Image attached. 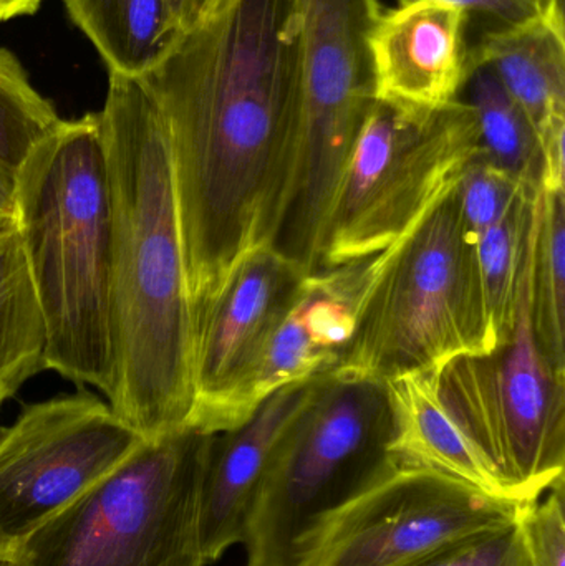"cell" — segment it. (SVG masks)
Masks as SVG:
<instances>
[{
  "label": "cell",
  "instance_id": "1",
  "mask_svg": "<svg viewBox=\"0 0 565 566\" xmlns=\"http://www.w3.org/2000/svg\"><path fill=\"white\" fill-rule=\"evenodd\" d=\"M143 85L165 123L192 323L239 264L271 248L297 159V0H221L171 36Z\"/></svg>",
  "mask_w": 565,
  "mask_h": 566
},
{
  "label": "cell",
  "instance_id": "2",
  "mask_svg": "<svg viewBox=\"0 0 565 566\" xmlns=\"http://www.w3.org/2000/svg\"><path fill=\"white\" fill-rule=\"evenodd\" d=\"M100 113L112 191L108 405L143 439L186 428L195 323L165 123L142 80L109 72Z\"/></svg>",
  "mask_w": 565,
  "mask_h": 566
},
{
  "label": "cell",
  "instance_id": "3",
  "mask_svg": "<svg viewBox=\"0 0 565 566\" xmlns=\"http://www.w3.org/2000/svg\"><path fill=\"white\" fill-rule=\"evenodd\" d=\"M17 232L45 328V369L108 398L113 212L100 113L62 119L15 175Z\"/></svg>",
  "mask_w": 565,
  "mask_h": 566
},
{
  "label": "cell",
  "instance_id": "4",
  "mask_svg": "<svg viewBox=\"0 0 565 566\" xmlns=\"http://www.w3.org/2000/svg\"><path fill=\"white\" fill-rule=\"evenodd\" d=\"M387 385L327 373L272 455L245 521V566H305L328 525L400 468Z\"/></svg>",
  "mask_w": 565,
  "mask_h": 566
},
{
  "label": "cell",
  "instance_id": "5",
  "mask_svg": "<svg viewBox=\"0 0 565 566\" xmlns=\"http://www.w3.org/2000/svg\"><path fill=\"white\" fill-rule=\"evenodd\" d=\"M454 186L405 238L375 255L357 328L331 373L387 382L496 349L477 245Z\"/></svg>",
  "mask_w": 565,
  "mask_h": 566
},
{
  "label": "cell",
  "instance_id": "6",
  "mask_svg": "<svg viewBox=\"0 0 565 566\" xmlns=\"http://www.w3.org/2000/svg\"><path fill=\"white\" fill-rule=\"evenodd\" d=\"M215 434L148 439L30 535L15 566H206L201 497Z\"/></svg>",
  "mask_w": 565,
  "mask_h": 566
},
{
  "label": "cell",
  "instance_id": "7",
  "mask_svg": "<svg viewBox=\"0 0 565 566\" xmlns=\"http://www.w3.org/2000/svg\"><path fill=\"white\" fill-rule=\"evenodd\" d=\"M540 198L524 245L513 325L490 355L460 356L438 371L441 398L511 501L540 499L565 471V375L534 328Z\"/></svg>",
  "mask_w": 565,
  "mask_h": 566
},
{
  "label": "cell",
  "instance_id": "8",
  "mask_svg": "<svg viewBox=\"0 0 565 566\" xmlns=\"http://www.w3.org/2000/svg\"><path fill=\"white\" fill-rule=\"evenodd\" d=\"M480 151L477 115L463 99L440 108L377 99L332 201L317 271L387 251L457 185Z\"/></svg>",
  "mask_w": 565,
  "mask_h": 566
},
{
  "label": "cell",
  "instance_id": "9",
  "mask_svg": "<svg viewBox=\"0 0 565 566\" xmlns=\"http://www.w3.org/2000/svg\"><path fill=\"white\" fill-rule=\"evenodd\" d=\"M302 125L287 205L271 248L304 274L317 271L338 182L377 102L372 33L378 0H297Z\"/></svg>",
  "mask_w": 565,
  "mask_h": 566
},
{
  "label": "cell",
  "instance_id": "10",
  "mask_svg": "<svg viewBox=\"0 0 565 566\" xmlns=\"http://www.w3.org/2000/svg\"><path fill=\"white\" fill-rule=\"evenodd\" d=\"M143 441L88 389L23 406L0 428V555L15 554Z\"/></svg>",
  "mask_w": 565,
  "mask_h": 566
},
{
  "label": "cell",
  "instance_id": "11",
  "mask_svg": "<svg viewBox=\"0 0 565 566\" xmlns=\"http://www.w3.org/2000/svg\"><path fill=\"white\" fill-rule=\"evenodd\" d=\"M523 505L400 465L328 525L305 566H414L454 542L516 521Z\"/></svg>",
  "mask_w": 565,
  "mask_h": 566
},
{
  "label": "cell",
  "instance_id": "12",
  "mask_svg": "<svg viewBox=\"0 0 565 566\" xmlns=\"http://www.w3.org/2000/svg\"><path fill=\"white\" fill-rule=\"evenodd\" d=\"M305 275L272 248L252 252L236 268L196 323L186 428L219 434L248 419L245 392Z\"/></svg>",
  "mask_w": 565,
  "mask_h": 566
},
{
  "label": "cell",
  "instance_id": "13",
  "mask_svg": "<svg viewBox=\"0 0 565 566\" xmlns=\"http://www.w3.org/2000/svg\"><path fill=\"white\" fill-rule=\"evenodd\" d=\"M377 99L440 108L460 99L470 66L467 15L443 0L381 12L370 40Z\"/></svg>",
  "mask_w": 565,
  "mask_h": 566
},
{
  "label": "cell",
  "instance_id": "14",
  "mask_svg": "<svg viewBox=\"0 0 565 566\" xmlns=\"http://www.w3.org/2000/svg\"><path fill=\"white\" fill-rule=\"evenodd\" d=\"M325 376L278 389L244 422L212 438L201 497V544L208 564L241 544L252 501L275 449L317 395Z\"/></svg>",
  "mask_w": 565,
  "mask_h": 566
},
{
  "label": "cell",
  "instance_id": "15",
  "mask_svg": "<svg viewBox=\"0 0 565 566\" xmlns=\"http://www.w3.org/2000/svg\"><path fill=\"white\" fill-rule=\"evenodd\" d=\"M520 103L540 135L546 159L543 189L564 188L565 17L537 20L471 43Z\"/></svg>",
  "mask_w": 565,
  "mask_h": 566
},
{
  "label": "cell",
  "instance_id": "16",
  "mask_svg": "<svg viewBox=\"0 0 565 566\" xmlns=\"http://www.w3.org/2000/svg\"><path fill=\"white\" fill-rule=\"evenodd\" d=\"M438 371L410 373L385 382L394 415L395 459L405 468L427 469L481 494L514 502L444 405Z\"/></svg>",
  "mask_w": 565,
  "mask_h": 566
},
{
  "label": "cell",
  "instance_id": "17",
  "mask_svg": "<svg viewBox=\"0 0 565 566\" xmlns=\"http://www.w3.org/2000/svg\"><path fill=\"white\" fill-rule=\"evenodd\" d=\"M460 99L477 115L481 153L524 188L541 191L546 178V159L540 135L530 116L483 60L470 56Z\"/></svg>",
  "mask_w": 565,
  "mask_h": 566
},
{
  "label": "cell",
  "instance_id": "18",
  "mask_svg": "<svg viewBox=\"0 0 565 566\" xmlns=\"http://www.w3.org/2000/svg\"><path fill=\"white\" fill-rule=\"evenodd\" d=\"M108 72L142 78L171 40L166 0H63Z\"/></svg>",
  "mask_w": 565,
  "mask_h": 566
},
{
  "label": "cell",
  "instance_id": "19",
  "mask_svg": "<svg viewBox=\"0 0 565 566\" xmlns=\"http://www.w3.org/2000/svg\"><path fill=\"white\" fill-rule=\"evenodd\" d=\"M45 328L15 222L0 231V406L45 371Z\"/></svg>",
  "mask_w": 565,
  "mask_h": 566
},
{
  "label": "cell",
  "instance_id": "20",
  "mask_svg": "<svg viewBox=\"0 0 565 566\" xmlns=\"http://www.w3.org/2000/svg\"><path fill=\"white\" fill-rule=\"evenodd\" d=\"M565 189H541L534 268V328L557 371L565 375Z\"/></svg>",
  "mask_w": 565,
  "mask_h": 566
},
{
  "label": "cell",
  "instance_id": "21",
  "mask_svg": "<svg viewBox=\"0 0 565 566\" xmlns=\"http://www.w3.org/2000/svg\"><path fill=\"white\" fill-rule=\"evenodd\" d=\"M537 195L524 198L503 221L474 239L488 323L496 348L506 342L513 325L521 262Z\"/></svg>",
  "mask_w": 565,
  "mask_h": 566
},
{
  "label": "cell",
  "instance_id": "22",
  "mask_svg": "<svg viewBox=\"0 0 565 566\" xmlns=\"http://www.w3.org/2000/svg\"><path fill=\"white\" fill-rule=\"evenodd\" d=\"M60 123L55 106L33 88L19 59L0 49V166L17 175Z\"/></svg>",
  "mask_w": 565,
  "mask_h": 566
},
{
  "label": "cell",
  "instance_id": "23",
  "mask_svg": "<svg viewBox=\"0 0 565 566\" xmlns=\"http://www.w3.org/2000/svg\"><path fill=\"white\" fill-rule=\"evenodd\" d=\"M454 191L464 228L473 242L491 226L510 216L524 198L540 192L524 188L481 151L464 166Z\"/></svg>",
  "mask_w": 565,
  "mask_h": 566
},
{
  "label": "cell",
  "instance_id": "24",
  "mask_svg": "<svg viewBox=\"0 0 565 566\" xmlns=\"http://www.w3.org/2000/svg\"><path fill=\"white\" fill-rule=\"evenodd\" d=\"M520 515V514H517ZM414 566H533L520 521L478 532Z\"/></svg>",
  "mask_w": 565,
  "mask_h": 566
},
{
  "label": "cell",
  "instance_id": "25",
  "mask_svg": "<svg viewBox=\"0 0 565 566\" xmlns=\"http://www.w3.org/2000/svg\"><path fill=\"white\" fill-rule=\"evenodd\" d=\"M414 0H398V6ZM467 15L468 42L520 29L537 20L564 17V0H443Z\"/></svg>",
  "mask_w": 565,
  "mask_h": 566
},
{
  "label": "cell",
  "instance_id": "26",
  "mask_svg": "<svg viewBox=\"0 0 565 566\" xmlns=\"http://www.w3.org/2000/svg\"><path fill=\"white\" fill-rule=\"evenodd\" d=\"M564 478L521 507L517 521L533 566H565Z\"/></svg>",
  "mask_w": 565,
  "mask_h": 566
},
{
  "label": "cell",
  "instance_id": "27",
  "mask_svg": "<svg viewBox=\"0 0 565 566\" xmlns=\"http://www.w3.org/2000/svg\"><path fill=\"white\" fill-rule=\"evenodd\" d=\"M171 23V36L188 32L202 22L221 0H166Z\"/></svg>",
  "mask_w": 565,
  "mask_h": 566
},
{
  "label": "cell",
  "instance_id": "28",
  "mask_svg": "<svg viewBox=\"0 0 565 566\" xmlns=\"http://www.w3.org/2000/svg\"><path fill=\"white\" fill-rule=\"evenodd\" d=\"M15 212V175L0 166V218L13 219Z\"/></svg>",
  "mask_w": 565,
  "mask_h": 566
},
{
  "label": "cell",
  "instance_id": "29",
  "mask_svg": "<svg viewBox=\"0 0 565 566\" xmlns=\"http://www.w3.org/2000/svg\"><path fill=\"white\" fill-rule=\"evenodd\" d=\"M43 0H0V22L15 17L32 15Z\"/></svg>",
  "mask_w": 565,
  "mask_h": 566
},
{
  "label": "cell",
  "instance_id": "30",
  "mask_svg": "<svg viewBox=\"0 0 565 566\" xmlns=\"http://www.w3.org/2000/svg\"><path fill=\"white\" fill-rule=\"evenodd\" d=\"M0 566H15V557L13 555H0Z\"/></svg>",
  "mask_w": 565,
  "mask_h": 566
},
{
  "label": "cell",
  "instance_id": "31",
  "mask_svg": "<svg viewBox=\"0 0 565 566\" xmlns=\"http://www.w3.org/2000/svg\"><path fill=\"white\" fill-rule=\"evenodd\" d=\"M13 219L9 218H0V231H3V229L10 228V226L13 224Z\"/></svg>",
  "mask_w": 565,
  "mask_h": 566
}]
</instances>
